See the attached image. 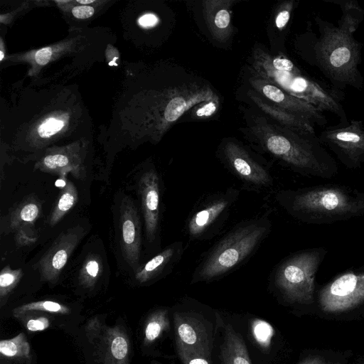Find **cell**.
Returning <instances> with one entry per match:
<instances>
[{"label":"cell","mask_w":364,"mask_h":364,"mask_svg":"<svg viewBox=\"0 0 364 364\" xmlns=\"http://www.w3.org/2000/svg\"><path fill=\"white\" fill-rule=\"evenodd\" d=\"M314 23L316 31L309 28L304 35L302 51L307 62L336 88L361 89L364 78L359 65L363 44L354 38L355 32L339 20L335 26L316 16Z\"/></svg>","instance_id":"cell-1"},{"label":"cell","mask_w":364,"mask_h":364,"mask_svg":"<svg viewBox=\"0 0 364 364\" xmlns=\"http://www.w3.org/2000/svg\"><path fill=\"white\" fill-rule=\"evenodd\" d=\"M250 135L260 151L291 171L305 176L329 179L337 175V163L316 135L302 134L274 125L262 117H254Z\"/></svg>","instance_id":"cell-2"},{"label":"cell","mask_w":364,"mask_h":364,"mask_svg":"<svg viewBox=\"0 0 364 364\" xmlns=\"http://www.w3.org/2000/svg\"><path fill=\"white\" fill-rule=\"evenodd\" d=\"M277 203L293 218L309 225H328L364 215V192L339 184L283 189Z\"/></svg>","instance_id":"cell-3"},{"label":"cell","mask_w":364,"mask_h":364,"mask_svg":"<svg viewBox=\"0 0 364 364\" xmlns=\"http://www.w3.org/2000/svg\"><path fill=\"white\" fill-rule=\"evenodd\" d=\"M269 213L240 222L202 255L192 274V282H212L241 267L271 232Z\"/></svg>","instance_id":"cell-4"},{"label":"cell","mask_w":364,"mask_h":364,"mask_svg":"<svg viewBox=\"0 0 364 364\" xmlns=\"http://www.w3.org/2000/svg\"><path fill=\"white\" fill-rule=\"evenodd\" d=\"M251 73L269 82L288 94L311 104L321 111L336 114L341 124L348 117L336 94L323 88L313 79L302 74L294 64L282 56H272L256 47L252 51Z\"/></svg>","instance_id":"cell-5"},{"label":"cell","mask_w":364,"mask_h":364,"mask_svg":"<svg viewBox=\"0 0 364 364\" xmlns=\"http://www.w3.org/2000/svg\"><path fill=\"white\" fill-rule=\"evenodd\" d=\"M327 255L323 247L294 252L282 259L272 269L271 282L291 302L314 301L316 274Z\"/></svg>","instance_id":"cell-6"},{"label":"cell","mask_w":364,"mask_h":364,"mask_svg":"<svg viewBox=\"0 0 364 364\" xmlns=\"http://www.w3.org/2000/svg\"><path fill=\"white\" fill-rule=\"evenodd\" d=\"M240 193L239 189L230 187L201 198L185 223V232L189 241H205L216 236L230 215Z\"/></svg>","instance_id":"cell-7"},{"label":"cell","mask_w":364,"mask_h":364,"mask_svg":"<svg viewBox=\"0 0 364 364\" xmlns=\"http://www.w3.org/2000/svg\"><path fill=\"white\" fill-rule=\"evenodd\" d=\"M218 157L229 172L247 188L259 191L273 186L269 170L239 143L231 140L223 143Z\"/></svg>","instance_id":"cell-8"},{"label":"cell","mask_w":364,"mask_h":364,"mask_svg":"<svg viewBox=\"0 0 364 364\" xmlns=\"http://www.w3.org/2000/svg\"><path fill=\"white\" fill-rule=\"evenodd\" d=\"M318 139L346 168L356 169L364 163V124L360 120H350L348 124L328 127Z\"/></svg>","instance_id":"cell-9"},{"label":"cell","mask_w":364,"mask_h":364,"mask_svg":"<svg viewBox=\"0 0 364 364\" xmlns=\"http://www.w3.org/2000/svg\"><path fill=\"white\" fill-rule=\"evenodd\" d=\"M318 301L330 312L353 309L364 303V265L336 277L320 291Z\"/></svg>","instance_id":"cell-10"},{"label":"cell","mask_w":364,"mask_h":364,"mask_svg":"<svg viewBox=\"0 0 364 364\" xmlns=\"http://www.w3.org/2000/svg\"><path fill=\"white\" fill-rule=\"evenodd\" d=\"M138 192L146 242L154 248L159 247L162 182L158 171L154 166H149L140 175L138 180Z\"/></svg>","instance_id":"cell-11"},{"label":"cell","mask_w":364,"mask_h":364,"mask_svg":"<svg viewBox=\"0 0 364 364\" xmlns=\"http://www.w3.org/2000/svg\"><path fill=\"white\" fill-rule=\"evenodd\" d=\"M249 82L252 87L272 102L276 107L293 113L314 125L324 127L327 119L323 112L303 100L294 97L277 85L251 73Z\"/></svg>","instance_id":"cell-12"},{"label":"cell","mask_w":364,"mask_h":364,"mask_svg":"<svg viewBox=\"0 0 364 364\" xmlns=\"http://www.w3.org/2000/svg\"><path fill=\"white\" fill-rule=\"evenodd\" d=\"M85 235L80 225L73 226L60 232L50 247L36 264L41 278L47 282L56 281L68 259Z\"/></svg>","instance_id":"cell-13"},{"label":"cell","mask_w":364,"mask_h":364,"mask_svg":"<svg viewBox=\"0 0 364 364\" xmlns=\"http://www.w3.org/2000/svg\"><path fill=\"white\" fill-rule=\"evenodd\" d=\"M119 231L123 257L136 272L140 267L141 227L137 208L127 196L122 199L120 205Z\"/></svg>","instance_id":"cell-14"},{"label":"cell","mask_w":364,"mask_h":364,"mask_svg":"<svg viewBox=\"0 0 364 364\" xmlns=\"http://www.w3.org/2000/svg\"><path fill=\"white\" fill-rule=\"evenodd\" d=\"M186 250L182 241H176L159 251L135 272V279L146 283L171 272L180 262Z\"/></svg>","instance_id":"cell-15"},{"label":"cell","mask_w":364,"mask_h":364,"mask_svg":"<svg viewBox=\"0 0 364 364\" xmlns=\"http://www.w3.org/2000/svg\"><path fill=\"white\" fill-rule=\"evenodd\" d=\"M35 168L45 173L61 176L70 173L78 180H84L86 177L82 158L70 151L49 153L36 164Z\"/></svg>","instance_id":"cell-16"},{"label":"cell","mask_w":364,"mask_h":364,"mask_svg":"<svg viewBox=\"0 0 364 364\" xmlns=\"http://www.w3.org/2000/svg\"><path fill=\"white\" fill-rule=\"evenodd\" d=\"M248 95L262 111L277 121L280 126L302 134L316 135L314 125L309 121L264 101L253 92H249Z\"/></svg>","instance_id":"cell-17"},{"label":"cell","mask_w":364,"mask_h":364,"mask_svg":"<svg viewBox=\"0 0 364 364\" xmlns=\"http://www.w3.org/2000/svg\"><path fill=\"white\" fill-rule=\"evenodd\" d=\"M230 1H205L203 14L210 31L218 40H224L230 33Z\"/></svg>","instance_id":"cell-18"},{"label":"cell","mask_w":364,"mask_h":364,"mask_svg":"<svg viewBox=\"0 0 364 364\" xmlns=\"http://www.w3.org/2000/svg\"><path fill=\"white\" fill-rule=\"evenodd\" d=\"M41 213L40 201L33 196H30L21 202L10 213L9 227L13 231L26 229L33 225Z\"/></svg>","instance_id":"cell-19"},{"label":"cell","mask_w":364,"mask_h":364,"mask_svg":"<svg viewBox=\"0 0 364 364\" xmlns=\"http://www.w3.org/2000/svg\"><path fill=\"white\" fill-rule=\"evenodd\" d=\"M78 199L75 184L67 180L61 188L55 204L48 218V224L53 227L75 205Z\"/></svg>","instance_id":"cell-20"},{"label":"cell","mask_w":364,"mask_h":364,"mask_svg":"<svg viewBox=\"0 0 364 364\" xmlns=\"http://www.w3.org/2000/svg\"><path fill=\"white\" fill-rule=\"evenodd\" d=\"M327 3L338 5L343 14L339 21L349 26L355 31L364 19V10L356 0H323Z\"/></svg>","instance_id":"cell-21"},{"label":"cell","mask_w":364,"mask_h":364,"mask_svg":"<svg viewBox=\"0 0 364 364\" xmlns=\"http://www.w3.org/2000/svg\"><path fill=\"white\" fill-rule=\"evenodd\" d=\"M103 266L100 256L89 255L80 269V279L86 285H92L102 273Z\"/></svg>","instance_id":"cell-22"},{"label":"cell","mask_w":364,"mask_h":364,"mask_svg":"<svg viewBox=\"0 0 364 364\" xmlns=\"http://www.w3.org/2000/svg\"><path fill=\"white\" fill-rule=\"evenodd\" d=\"M21 269H12L9 266L4 267L0 274V288L2 294L6 293L9 289L17 284L22 277Z\"/></svg>","instance_id":"cell-23"},{"label":"cell","mask_w":364,"mask_h":364,"mask_svg":"<svg viewBox=\"0 0 364 364\" xmlns=\"http://www.w3.org/2000/svg\"><path fill=\"white\" fill-rule=\"evenodd\" d=\"M64 122L58 119H49L38 129V135L42 138L50 137L64 127Z\"/></svg>","instance_id":"cell-24"},{"label":"cell","mask_w":364,"mask_h":364,"mask_svg":"<svg viewBox=\"0 0 364 364\" xmlns=\"http://www.w3.org/2000/svg\"><path fill=\"white\" fill-rule=\"evenodd\" d=\"M294 7V1H285L282 4V9L279 11L275 18V25L278 29L282 30L288 24Z\"/></svg>","instance_id":"cell-25"},{"label":"cell","mask_w":364,"mask_h":364,"mask_svg":"<svg viewBox=\"0 0 364 364\" xmlns=\"http://www.w3.org/2000/svg\"><path fill=\"white\" fill-rule=\"evenodd\" d=\"M256 338L262 343H267L272 334V328L267 323L259 321L254 327Z\"/></svg>","instance_id":"cell-26"},{"label":"cell","mask_w":364,"mask_h":364,"mask_svg":"<svg viewBox=\"0 0 364 364\" xmlns=\"http://www.w3.org/2000/svg\"><path fill=\"white\" fill-rule=\"evenodd\" d=\"M127 343L123 337H116L112 343L111 350L117 359H123L127 353Z\"/></svg>","instance_id":"cell-27"},{"label":"cell","mask_w":364,"mask_h":364,"mask_svg":"<svg viewBox=\"0 0 364 364\" xmlns=\"http://www.w3.org/2000/svg\"><path fill=\"white\" fill-rule=\"evenodd\" d=\"M180 338L186 344L192 345L196 342V333L191 326L182 323L178 328Z\"/></svg>","instance_id":"cell-28"},{"label":"cell","mask_w":364,"mask_h":364,"mask_svg":"<svg viewBox=\"0 0 364 364\" xmlns=\"http://www.w3.org/2000/svg\"><path fill=\"white\" fill-rule=\"evenodd\" d=\"M219 105V100H213L203 102L202 106L196 111V115L200 117H207L215 112Z\"/></svg>","instance_id":"cell-29"},{"label":"cell","mask_w":364,"mask_h":364,"mask_svg":"<svg viewBox=\"0 0 364 364\" xmlns=\"http://www.w3.org/2000/svg\"><path fill=\"white\" fill-rule=\"evenodd\" d=\"M25 309H44L48 311L57 312L62 309V306L56 302L46 301L31 304L23 307Z\"/></svg>","instance_id":"cell-30"},{"label":"cell","mask_w":364,"mask_h":364,"mask_svg":"<svg viewBox=\"0 0 364 364\" xmlns=\"http://www.w3.org/2000/svg\"><path fill=\"white\" fill-rule=\"evenodd\" d=\"M0 351L6 356H14L18 353V347L14 340L1 341Z\"/></svg>","instance_id":"cell-31"},{"label":"cell","mask_w":364,"mask_h":364,"mask_svg":"<svg viewBox=\"0 0 364 364\" xmlns=\"http://www.w3.org/2000/svg\"><path fill=\"white\" fill-rule=\"evenodd\" d=\"M94 9L89 6H78L72 9L73 15L77 18L83 19L92 16L94 14Z\"/></svg>","instance_id":"cell-32"},{"label":"cell","mask_w":364,"mask_h":364,"mask_svg":"<svg viewBox=\"0 0 364 364\" xmlns=\"http://www.w3.org/2000/svg\"><path fill=\"white\" fill-rule=\"evenodd\" d=\"M25 230L26 229H21L16 231V241L19 246L31 245L36 240V237L30 236Z\"/></svg>","instance_id":"cell-33"},{"label":"cell","mask_w":364,"mask_h":364,"mask_svg":"<svg viewBox=\"0 0 364 364\" xmlns=\"http://www.w3.org/2000/svg\"><path fill=\"white\" fill-rule=\"evenodd\" d=\"M161 326L156 321L150 322L146 326L145 334L149 341H153L158 337L161 332Z\"/></svg>","instance_id":"cell-34"},{"label":"cell","mask_w":364,"mask_h":364,"mask_svg":"<svg viewBox=\"0 0 364 364\" xmlns=\"http://www.w3.org/2000/svg\"><path fill=\"white\" fill-rule=\"evenodd\" d=\"M48 326V322L46 319L42 318L39 319H31L27 323V328L30 331H41L45 329Z\"/></svg>","instance_id":"cell-35"},{"label":"cell","mask_w":364,"mask_h":364,"mask_svg":"<svg viewBox=\"0 0 364 364\" xmlns=\"http://www.w3.org/2000/svg\"><path fill=\"white\" fill-rule=\"evenodd\" d=\"M158 22L157 17L152 14H147L139 19V23L143 27H151L155 26Z\"/></svg>","instance_id":"cell-36"},{"label":"cell","mask_w":364,"mask_h":364,"mask_svg":"<svg viewBox=\"0 0 364 364\" xmlns=\"http://www.w3.org/2000/svg\"><path fill=\"white\" fill-rule=\"evenodd\" d=\"M301 364H328L320 358H314L313 359L306 360Z\"/></svg>","instance_id":"cell-37"},{"label":"cell","mask_w":364,"mask_h":364,"mask_svg":"<svg viewBox=\"0 0 364 364\" xmlns=\"http://www.w3.org/2000/svg\"><path fill=\"white\" fill-rule=\"evenodd\" d=\"M233 364H250V363L244 357L237 356L234 359Z\"/></svg>","instance_id":"cell-38"},{"label":"cell","mask_w":364,"mask_h":364,"mask_svg":"<svg viewBox=\"0 0 364 364\" xmlns=\"http://www.w3.org/2000/svg\"><path fill=\"white\" fill-rule=\"evenodd\" d=\"M189 364H208V363L202 358H195L191 360Z\"/></svg>","instance_id":"cell-39"},{"label":"cell","mask_w":364,"mask_h":364,"mask_svg":"<svg viewBox=\"0 0 364 364\" xmlns=\"http://www.w3.org/2000/svg\"><path fill=\"white\" fill-rule=\"evenodd\" d=\"M77 2L79 4H90L94 3L95 1H93V0H77Z\"/></svg>","instance_id":"cell-40"}]
</instances>
